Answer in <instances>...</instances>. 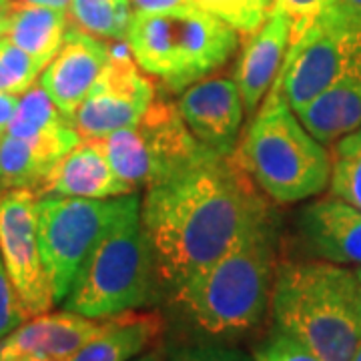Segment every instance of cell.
Here are the masks:
<instances>
[{
    "label": "cell",
    "instance_id": "4316f807",
    "mask_svg": "<svg viewBox=\"0 0 361 361\" xmlns=\"http://www.w3.org/2000/svg\"><path fill=\"white\" fill-rule=\"evenodd\" d=\"M253 361H319V357L291 334L273 325L269 336L253 351Z\"/></svg>",
    "mask_w": 361,
    "mask_h": 361
},
{
    "label": "cell",
    "instance_id": "836d02e7",
    "mask_svg": "<svg viewBox=\"0 0 361 361\" xmlns=\"http://www.w3.org/2000/svg\"><path fill=\"white\" fill-rule=\"evenodd\" d=\"M18 2H26V4H39V6H51V8H59V11H66L71 6V0H18Z\"/></svg>",
    "mask_w": 361,
    "mask_h": 361
},
{
    "label": "cell",
    "instance_id": "4dcf8cb0",
    "mask_svg": "<svg viewBox=\"0 0 361 361\" xmlns=\"http://www.w3.org/2000/svg\"><path fill=\"white\" fill-rule=\"evenodd\" d=\"M133 13H165L173 8L187 6L189 0H129Z\"/></svg>",
    "mask_w": 361,
    "mask_h": 361
},
{
    "label": "cell",
    "instance_id": "4fadbf2b",
    "mask_svg": "<svg viewBox=\"0 0 361 361\" xmlns=\"http://www.w3.org/2000/svg\"><path fill=\"white\" fill-rule=\"evenodd\" d=\"M106 319L66 310L30 317L0 339V361H66L103 331Z\"/></svg>",
    "mask_w": 361,
    "mask_h": 361
},
{
    "label": "cell",
    "instance_id": "9c48e42d",
    "mask_svg": "<svg viewBox=\"0 0 361 361\" xmlns=\"http://www.w3.org/2000/svg\"><path fill=\"white\" fill-rule=\"evenodd\" d=\"M361 54V18L336 2L289 47L275 82L293 111L329 89Z\"/></svg>",
    "mask_w": 361,
    "mask_h": 361
},
{
    "label": "cell",
    "instance_id": "d590c367",
    "mask_svg": "<svg viewBox=\"0 0 361 361\" xmlns=\"http://www.w3.org/2000/svg\"><path fill=\"white\" fill-rule=\"evenodd\" d=\"M263 4H265L269 11H273V4H275V0H263Z\"/></svg>",
    "mask_w": 361,
    "mask_h": 361
},
{
    "label": "cell",
    "instance_id": "e575fe53",
    "mask_svg": "<svg viewBox=\"0 0 361 361\" xmlns=\"http://www.w3.org/2000/svg\"><path fill=\"white\" fill-rule=\"evenodd\" d=\"M337 2H341L348 11H351L355 16L361 18V0H337Z\"/></svg>",
    "mask_w": 361,
    "mask_h": 361
},
{
    "label": "cell",
    "instance_id": "f1b7e54d",
    "mask_svg": "<svg viewBox=\"0 0 361 361\" xmlns=\"http://www.w3.org/2000/svg\"><path fill=\"white\" fill-rule=\"evenodd\" d=\"M28 319H30V315H28L11 275L4 267L2 255H0V339L8 336L11 331L20 327Z\"/></svg>",
    "mask_w": 361,
    "mask_h": 361
},
{
    "label": "cell",
    "instance_id": "5b68a950",
    "mask_svg": "<svg viewBox=\"0 0 361 361\" xmlns=\"http://www.w3.org/2000/svg\"><path fill=\"white\" fill-rule=\"evenodd\" d=\"M163 291L157 261L141 223V201L104 233L82 261L63 310L106 319L151 307Z\"/></svg>",
    "mask_w": 361,
    "mask_h": 361
},
{
    "label": "cell",
    "instance_id": "ba28073f",
    "mask_svg": "<svg viewBox=\"0 0 361 361\" xmlns=\"http://www.w3.org/2000/svg\"><path fill=\"white\" fill-rule=\"evenodd\" d=\"M116 177L133 193L147 189L205 149L185 125L177 103L155 99L130 127L99 139Z\"/></svg>",
    "mask_w": 361,
    "mask_h": 361
},
{
    "label": "cell",
    "instance_id": "5bb4252c",
    "mask_svg": "<svg viewBox=\"0 0 361 361\" xmlns=\"http://www.w3.org/2000/svg\"><path fill=\"white\" fill-rule=\"evenodd\" d=\"M111 56V44L68 26L56 56L40 73L39 85L66 116L77 113Z\"/></svg>",
    "mask_w": 361,
    "mask_h": 361
},
{
    "label": "cell",
    "instance_id": "d6a6232c",
    "mask_svg": "<svg viewBox=\"0 0 361 361\" xmlns=\"http://www.w3.org/2000/svg\"><path fill=\"white\" fill-rule=\"evenodd\" d=\"M130 361H167V349L163 348V343L159 341L157 345L142 351L141 355H137L135 360Z\"/></svg>",
    "mask_w": 361,
    "mask_h": 361
},
{
    "label": "cell",
    "instance_id": "484cf974",
    "mask_svg": "<svg viewBox=\"0 0 361 361\" xmlns=\"http://www.w3.org/2000/svg\"><path fill=\"white\" fill-rule=\"evenodd\" d=\"M44 68L23 49L0 37V92L25 94Z\"/></svg>",
    "mask_w": 361,
    "mask_h": 361
},
{
    "label": "cell",
    "instance_id": "cb8c5ba5",
    "mask_svg": "<svg viewBox=\"0 0 361 361\" xmlns=\"http://www.w3.org/2000/svg\"><path fill=\"white\" fill-rule=\"evenodd\" d=\"M329 195L361 211V127L331 145Z\"/></svg>",
    "mask_w": 361,
    "mask_h": 361
},
{
    "label": "cell",
    "instance_id": "1f68e13d",
    "mask_svg": "<svg viewBox=\"0 0 361 361\" xmlns=\"http://www.w3.org/2000/svg\"><path fill=\"white\" fill-rule=\"evenodd\" d=\"M18 103H20V97L18 94L0 92V137H4L8 127H11L14 115L18 111Z\"/></svg>",
    "mask_w": 361,
    "mask_h": 361
},
{
    "label": "cell",
    "instance_id": "2e32d148",
    "mask_svg": "<svg viewBox=\"0 0 361 361\" xmlns=\"http://www.w3.org/2000/svg\"><path fill=\"white\" fill-rule=\"evenodd\" d=\"M245 39L233 71V80L239 87L245 113L253 116L283 68L285 56L291 47L289 20L281 11L273 8L257 32Z\"/></svg>",
    "mask_w": 361,
    "mask_h": 361
},
{
    "label": "cell",
    "instance_id": "8d00e7d4",
    "mask_svg": "<svg viewBox=\"0 0 361 361\" xmlns=\"http://www.w3.org/2000/svg\"><path fill=\"white\" fill-rule=\"evenodd\" d=\"M353 361H361V343H360V348H357V351H355V357H353Z\"/></svg>",
    "mask_w": 361,
    "mask_h": 361
},
{
    "label": "cell",
    "instance_id": "83f0119b",
    "mask_svg": "<svg viewBox=\"0 0 361 361\" xmlns=\"http://www.w3.org/2000/svg\"><path fill=\"white\" fill-rule=\"evenodd\" d=\"M167 361H253L241 349L223 341L199 339L167 349Z\"/></svg>",
    "mask_w": 361,
    "mask_h": 361
},
{
    "label": "cell",
    "instance_id": "f35d334b",
    "mask_svg": "<svg viewBox=\"0 0 361 361\" xmlns=\"http://www.w3.org/2000/svg\"><path fill=\"white\" fill-rule=\"evenodd\" d=\"M4 11V8H2ZM2 11H0V37H2Z\"/></svg>",
    "mask_w": 361,
    "mask_h": 361
},
{
    "label": "cell",
    "instance_id": "277c9868",
    "mask_svg": "<svg viewBox=\"0 0 361 361\" xmlns=\"http://www.w3.org/2000/svg\"><path fill=\"white\" fill-rule=\"evenodd\" d=\"M235 157L259 191L279 205L305 201L329 187L331 153L305 129L275 80Z\"/></svg>",
    "mask_w": 361,
    "mask_h": 361
},
{
    "label": "cell",
    "instance_id": "8992f818",
    "mask_svg": "<svg viewBox=\"0 0 361 361\" xmlns=\"http://www.w3.org/2000/svg\"><path fill=\"white\" fill-rule=\"evenodd\" d=\"M127 44L142 73L183 92L231 59L239 32L187 4L165 13H133Z\"/></svg>",
    "mask_w": 361,
    "mask_h": 361
},
{
    "label": "cell",
    "instance_id": "d6986e66",
    "mask_svg": "<svg viewBox=\"0 0 361 361\" xmlns=\"http://www.w3.org/2000/svg\"><path fill=\"white\" fill-rule=\"evenodd\" d=\"M305 129L323 145H334L361 127V54L336 82L297 111Z\"/></svg>",
    "mask_w": 361,
    "mask_h": 361
},
{
    "label": "cell",
    "instance_id": "ac0fdd59",
    "mask_svg": "<svg viewBox=\"0 0 361 361\" xmlns=\"http://www.w3.org/2000/svg\"><path fill=\"white\" fill-rule=\"evenodd\" d=\"M6 133L28 142L37 153L51 159L52 163L82 141L73 118L52 103L39 82L20 94L18 111Z\"/></svg>",
    "mask_w": 361,
    "mask_h": 361
},
{
    "label": "cell",
    "instance_id": "ffe728a7",
    "mask_svg": "<svg viewBox=\"0 0 361 361\" xmlns=\"http://www.w3.org/2000/svg\"><path fill=\"white\" fill-rule=\"evenodd\" d=\"M165 319L157 311H127L109 317L104 329L66 361H130L157 345Z\"/></svg>",
    "mask_w": 361,
    "mask_h": 361
},
{
    "label": "cell",
    "instance_id": "7c38bea8",
    "mask_svg": "<svg viewBox=\"0 0 361 361\" xmlns=\"http://www.w3.org/2000/svg\"><path fill=\"white\" fill-rule=\"evenodd\" d=\"M177 106L197 141L221 155L237 151L245 104L233 78L215 77L195 82L183 90Z\"/></svg>",
    "mask_w": 361,
    "mask_h": 361
},
{
    "label": "cell",
    "instance_id": "8fae6325",
    "mask_svg": "<svg viewBox=\"0 0 361 361\" xmlns=\"http://www.w3.org/2000/svg\"><path fill=\"white\" fill-rule=\"evenodd\" d=\"M37 201L30 189L0 191V255L30 317L54 305L39 245Z\"/></svg>",
    "mask_w": 361,
    "mask_h": 361
},
{
    "label": "cell",
    "instance_id": "6da1fadb",
    "mask_svg": "<svg viewBox=\"0 0 361 361\" xmlns=\"http://www.w3.org/2000/svg\"><path fill=\"white\" fill-rule=\"evenodd\" d=\"M271 219L269 201L235 153L209 147L147 187L141 201L142 229L169 295Z\"/></svg>",
    "mask_w": 361,
    "mask_h": 361
},
{
    "label": "cell",
    "instance_id": "74e56055",
    "mask_svg": "<svg viewBox=\"0 0 361 361\" xmlns=\"http://www.w3.org/2000/svg\"><path fill=\"white\" fill-rule=\"evenodd\" d=\"M8 2H11V0H0V11H2V8H4V6L8 4Z\"/></svg>",
    "mask_w": 361,
    "mask_h": 361
},
{
    "label": "cell",
    "instance_id": "e0dca14e",
    "mask_svg": "<svg viewBox=\"0 0 361 361\" xmlns=\"http://www.w3.org/2000/svg\"><path fill=\"white\" fill-rule=\"evenodd\" d=\"M130 193L129 187L116 177L99 141L82 139L52 165L37 197L111 199Z\"/></svg>",
    "mask_w": 361,
    "mask_h": 361
},
{
    "label": "cell",
    "instance_id": "3957f363",
    "mask_svg": "<svg viewBox=\"0 0 361 361\" xmlns=\"http://www.w3.org/2000/svg\"><path fill=\"white\" fill-rule=\"evenodd\" d=\"M271 313L277 327L307 345L319 361H353L361 343L357 271L322 259L281 261Z\"/></svg>",
    "mask_w": 361,
    "mask_h": 361
},
{
    "label": "cell",
    "instance_id": "44dd1931",
    "mask_svg": "<svg viewBox=\"0 0 361 361\" xmlns=\"http://www.w3.org/2000/svg\"><path fill=\"white\" fill-rule=\"evenodd\" d=\"M68 30V13L11 0L2 11V37L28 52L42 68L61 51Z\"/></svg>",
    "mask_w": 361,
    "mask_h": 361
},
{
    "label": "cell",
    "instance_id": "52a82bcc",
    "mask_svg": "<svg viewBox=\"0 0 361 361\" xmlns=\"http://www.w3.org/2000/svg\"><path fill=\"white\" fill-rule=\"evenodd\" d=\"M139 201L137 193L111 199L39 197L37 231L54 305L66 299L94 243Z\"/></svg>",
    "mask_w": 361,
    "mask_h": 361
},
{
    "label": "cell",
    "instance_id": "7402d4cb",
    "mask_svg": "<svg viewBox=\"0 0 361 361\" xmlns=\"http://www.w3.org/2000/svg\"><path fill=\"white\" fill-rule=\"evenodd\" d=\"M52 165L51 159L37 153L28 142L8 133L0 137V191L30 189L37 193Z\"/></svg>",
    "mask_w": 361,
    "mask_h": 361
},
{
    "label": "cell",
    "instance_id": "9a60e30c",
    "mask_svg": "<svg viewBox=\"0 0 361 361\" xmlns=\"http://www.w3.org/2000/svg\"><path fill=\"white\" fill-rule=\"evenodd\" d=\"M301 249L313 259L361 267V211L334 195L317 199L297 217Z\"/></svg>",
    "mask_w": 361,
    "mask_h": 361
},
{
    "label": "cell",
    "instance_id": "603a6c76",
    "mask_svg": "<svg viewBox=\"0 0 361 361\" xmlns=\"http://www.w3.org/2000/svg\"><path fill=\"white\" fill-rule=\"evenodd\" d=\"M71 25L103 40H127L130 11L129 0H71Z\"/></svg>",
    "mask_w": 361,
    "mask_h": 361
},
{
    "label": "cell",
    "instance_id": "f546056e",
    "mask_svg": "<svg viewBox=\"0 0 361 361\" xmlns=\"http://www.w3.org/2000/svg\"><path fill=\"white\" fill-rule=\"evenodd\" d=\"M336 2L337 0H275L273 8L281 11L287 16L291 28V44H293Z\"/></svg>",
    "mask_w": 361,
    "mask_h": 361
},
{
    "label": "cell",
    "instance_id": "7a4b0ae2",
    "mask_svg": "<svg viewBox=\"0 0 361 361\" xmlns=\"http://www.w3.org/2000/svg\"><path fill=\"white\" fill-rule=\"evenodd\" d=\"M277 265L271 219L169 297L201 339H237L253 331L267 315Z\"/></svg>",
    "mask_w": 361,
    "mask_h": 361
},
{
    "label": "cell",
    "instance_id": "30bf717a",
    "mask_svg": "<svg viewBox=\"0 0 361 361\" xmlns=\"http://www.w3.org/2000/svg\"><path fill=\"white\" fill-rule=\"evenodd\" d=\"M155 87L130 54L127 40L111 47V56L92 89L73 115L85 141H99L135 125L155 101Z\"/></svg>",
    "mask_w": 361,
    "mask_h": 361
},
{
    "label": "cell",
    "instance_id": "d4e9b609",
    "mask_svg": "<svg viewBox=\"0 0 361 361\" xmlns=\"http://www.w3.org/2000/svg\"><path fill=\"white\" fill-rule=\"evenodd\" d=\"M189 4L213 14L241 37L257 32L271 13L263 0H189Z\"/></svg>",
    "mask_w": 361,
    "mask_h": 361
},
{
    "label": "cell",
    "instance_id": "ab89813d",
    "mask_svg": "<svg viewBox=\"0 0 361 361\" xmlns=\"http://www.w3.org/2000/svg\"><path fill=\"white\" fill-rule=\"evenodd\" d=\"M357 279H360V285H361V267L357 269Z\"/></svg>",
    "mask_w": 361,
    "mask_h": 361
}]
</instances>
